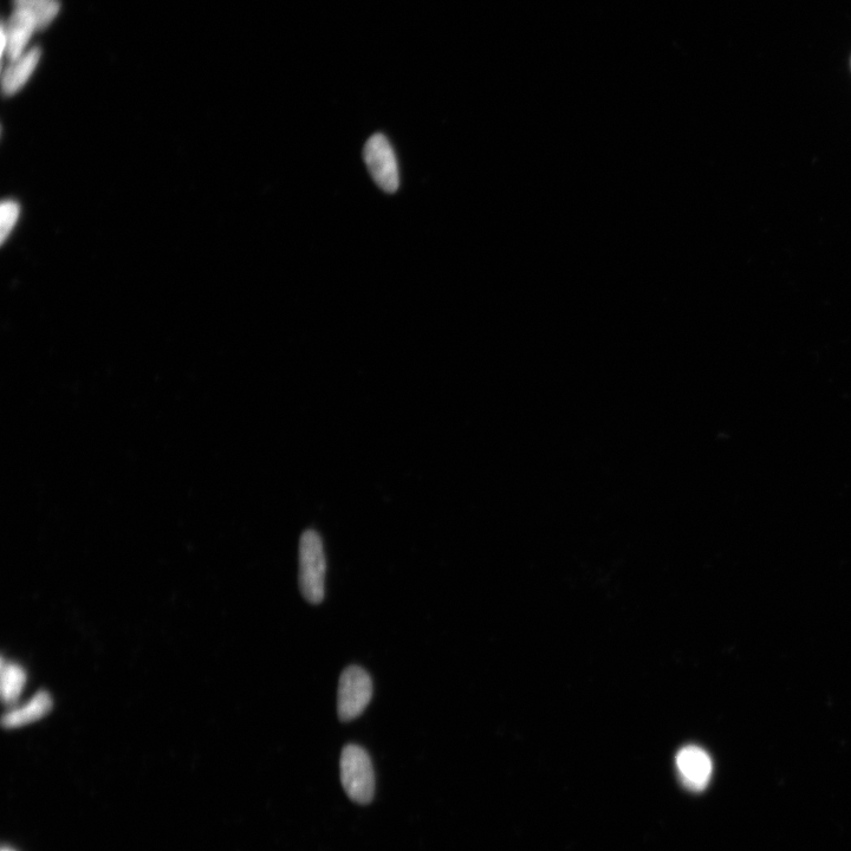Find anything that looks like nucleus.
I'll use <instances>...</instances> for the list:
<instances>
[{
	"instance_id": "obj_12",
	"label": "nucleus",
	"mask_w": 851,
	"mask_h": 851,
	"mask_svg": "<svg viewBox=\"0 0 851 851\" xmlns=\"http://www.w3.org/2000/svg\"><path fill=\"white\" fill-rule=\"evenodd\" d=\"M2 851H15V850H12V849H10V848H3V850H2Z\"/></svg>"
},
{
	"instance_id": "obj_8",
	"label": "nucleus",
	"mask_w": 851,
	"mask_h": 851,
	"mask_svg": "<svg viewBox=\"0 0 851 851\" xmlns=\"http://www.w3.org/2000/svg\"><path fill=\"white\" fill-rule=\"evenodd\" d=\"M51 708H53V699H51L50 694L45 691L38 692L29 703L6 713L3 717V725L8 729H15V727L34 723V721L47 716Z\"/></svg>"
},
{
	"instance_id": "obj_7",
	"label": "nucleus",
	"mask_w": 851,
	"mask_h": 851,
	"mask_svg": "<svg viewBox=\"0 0 851 851\" xmlns=\"http://www.w3.org/2000/svg\"><path fill=\"white\" fill-rule=\"evenodd\" d=\"M42 51L35 47L10 62L3 75V92L6 96L15 95L28 83L40 63Z\"/></svg>"
},
{
	"instance_id": "obj_1",
	"label": "nucleus",
	"mask_w": 851,
	"mask_h": 851,
	"mask_svg": "<svg viewBox=\"0 0 851 851\" xmlns=\"http://www.w3.org/2000/svg\"><path fill=\"white\" fill-rule=\"evenodd\" d=\"M327 562L323 543L315 530L305 531L300 542V589L305 600L311 604L324 599V580Z\"/></svg>"
},
{
	"instance_id": "obj_9",
	"label": "nucleus",
	"mask_w": 851,
	"mask_h": 851,
	"mask_svg": "<svg viewBox=\"0 0 851 851\" xmlns=\"http://www.w3.org/2000/svg\"><path fill=\"white\" fill-rule=\"evenodd\" d=\"M27 684V673L21 666L2 662V697L6 704L15 703Z\"/></svg>"
},
{
	"instance_id": "obj_6",
	"label": "nucleus",
	"mask_w": 851,
	"mask_h": 851,
	"mask_svg": "<svg viewBox=\"0 0 851 851\" xmlns=\"http://www.w3.org/2000/svg\"><path fill=\"white\" fill-rule=\"evenodd\" d=\"M677 766L681 782L688 790L703 791L712 775V760L697 746H687L677 756Z\"/></svg>"
},
{
	"instance_id": "obj_3",
	"label": "nucleus",
	"mask_w": 851,
	"mask_h": 851,
	"mask_svg": "<svg viewBox=\"0 0 851 851\" xmlns=\"http://www.w3.org/2000/svg\"><path fill=\"white\" fill-rule=\"evenodd\" d=\"M373 697V681L365 669L350 666L344 669L337 694V713L347 723L360 717Z\"/></svg>"
},
{
	"instance_id": "obj_11",
	"label": "nucleus",
	"mask_w": 851,
	"mask_h": 851,
	"mask_svg": "<svg viewBox=\"0 0 851 851\" xmlns=\"http://www.w3.org/2000/svg\"><path fill=\"white\" fill-rule=\"evenodd\" d=\"M19 214H21V206L14 200H6L0 207V239L3 244L15 229Z\"/></svg>"
},
{
	"instance_id": "obj_10",
	"label": "nucleus",
	"mask_w": 851,
	"mask_h": 851,
	"mask_svg": "<svg viewBox=\"0 0 851 851\" xmlns=\"http://www.w3.org/2000/svg\"><path fill=\"white\" fill-rule=\"evenodd\" d=\"M15 8L27 10L44 29L57 17L61 4L58 0H15Z\"/></svg>"
},
{
	"instance_id": "obj_5",
	"label": "nucleus",
	"mask_w": 851,
	"mask_h": 851,
	"mask_svg": "<svg viewBox=\"0 0 851 851\" xmlns=\"http://www.w3.org/2000/svg\"><path fill=\"white\" fill-rule=\"evenodd\" d=\"M41 30L40 24L27 10L15 8L8 21L2 27V55H8L10 62L25 53L32 35Z\"/></svg>"
},
{
	"instance_id": "obj_2",
	"label": "nucleus",
	"mask_w": 851,
	"mask_h": 851,
	"mask_svg": "<svg viewBox=\"0 0 851 851\" xmlns=\"http://www.w3.org/2000/svg\"><path fill=\"white\" fill-rule=\"evenodd\" d=\"M341 781L354 802L368 804L375 794V773L365 749L354 744L344 747L341 756Z\"/></svg>"
},
{
	"instance_id": "obj_4",
	"label": "nucleus",
	"mask_w": 851,
	"mask_h": 851,
	"mask_svg": "<svg viewBox=\"0 0 851 851\" xmlns=\"http://www.w3.org/2000/svg\"><path fill=\"white\" fill-rule=\"evenodd\" d=\"M368 171L383 192L393 194L399 190L400 174L391 142L385 135L378 133L367 141L363 149Z\"/></svg>"
}]
</instances>
